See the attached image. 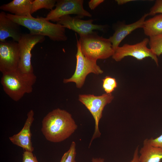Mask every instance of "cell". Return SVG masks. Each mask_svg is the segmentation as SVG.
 <instances>
[{"mask_svg": "<svg viewBox=\"0 0 162 162\" xmlns=\"http://www.w3.org/2000/svg\"><path fill=\"white\" fill-rule=\"evenodd\" d=\"M102 80L103 88L106 94L112 93L118 86L117 83L114 78L106 76Z\"/></svg>", "mask_w": 162, "mask_h": 162, "instance_id": "20", "label": "cell"}, {"mask_svg": "<svg viewBox=\"0 0 162 162\" xmlns=\"http://www.w3.org/2000/svg\"><path fill=\"white\" fill-rule=\"evenodd\" d=\"M148 16V13L146 14L136 22L129 24H122L116 28L113 35L109 38L114 51L119 47L123 40L132 31L138 28H143L145 19Z\"/></svg>", "mask_w": 162, "mask_h": 162, "instance_id": "14", "label": "cell"}, {"mask_svg": "<svg viewBox=\"0 0 162 162\" xmlns=\"http://www.w3.org/2000/svg\"><path fill=\"white\" fill-rule=\"evenodd\" d=\"M93 21V20H84L76 16L72 17L67 15L61 17L56 23L75 32L80 36L92 33L94 30L101 31L104 30L105 26L94 24Z\"/></svg>", "mask_w": 162, "mask_h": 162, "instance_id": "11", "label": "cell"}, {"mask_svg": "<svg viewBox=\"0 0 162 162\" xmlns=\"http://www.w3.org/2000/svg\"><path fill=\"white\" fill-rule=\"evenodd\" d=\"M20 25L6 16L4 11L0 13V41L11 38L13 40L18 42L23 34Z\"/></svg>", "mask_w": 162, "mask_h": 162, "instance_id": "13", "label": "cell"}, {"mask_svg": "<svg viewBox=\"0 0 162 162\" xmlns=\"http://www.w3.org/2000/svg\"><path fill=\"white\" fill-rule=\"evenodd\" d=\"M22 162H38L32 152L25 151L22 154Z\"/></svg>", "mask_w": 162, "mask_h": 162, "instance_id": "23", "label": "cell"}, {"mask_svg": "<svg viewBox=\"0 0 162 162\" xmlns=\"http://www.w3.org/2000/svg\"><path fill=\"white\" fill-rule=\"evenodd\" d=\"M83 0H57L56 7L51 10L44 17L45 20L57 22L62 16L74 14L81 19L91 17V14L83 8Z\"/></svg>", "mask_w": 162, "mask_h": 162, "instance_id": "8", "label": "cell"}, {"mask_svg": "<svg viewBox=\"0 0 162 162\" xmlns=\"http://www.w3.org/2000/svg\"><path fill=\"white\" fill-rule=\"evenodd\" d=\"M92 162H104V159L101 158H93L92 159Z\"/></svg>", "mask_w": 162, "mask_h": 162, "instance_id": "28", "label": "cell"}, {"mask_svg": "<svg viewBox=\"0 0 162 162\" xmlns=\"http://www.w3.org/2000/svg\"><path fill=\"white\" fill-rule=\"evenodd\" d=\"M32 0H13L0 7V9L9 12L12 14L21 17L32 15Z\"/></svg>", "mask_w": 162, "mask_h": 162, "instance_id": "15", "label": "cell"}, {"mask_svg": "<svg viewBox=\"0 0 162 162\" xmlns=\"http://www.w3.org/2000/svg\"><path fill=\"white\" fill-rule=\"evenodd\" d=\"M104 1V0H91L88 2V5L90 8L93 10Z\"/></svg>", "mask_w": 162, "mask_h": 162, "instance_id": "25", "label": "cell"}, {"mask_svg": "<svg viewBox=\"0 0 162 162\" xmlns=\"http://www.w3.org/2000/svg\"><path fill=\"white\" fill-rule=\"evenodd\" d=\"M68 154V151L65 153L63 155L60 162H64Z\"/></svg>", "mask_w": 162, "mask_h": 162, "instance_id": "29", "label": "cell"}, {"mask_svg": "<svg viewBox=\"0 0 162 162\" xmlns=\"http://www.w3.org/2000/svg\"><path fill=\"white\" fill-rule=\"evenodd\" d=\"M2 74L1 83L3 90L14 101H18L25 94L32 92L36 80L34 74H24L18 68Z\"/></svg>", "mask_w": 162, "mask_h": 162, "instance_id": "3", "label": "cell"}, {"mask_svg": "<svg viewBox=\"0 0 162 162\" xmlns=\"http://www.w3.org/2000/svg\"><path fill=\"white\" fill-rule=\"evenodd\" d=\"M148 44L150 49L157 57L162 54V34L150 37Z\"/></svg>", "mask_w": 162, "mask_h": 162, "instance_id": "18", "label": "cell"}, {"mask_svg": "<svg viewBox=\"0 0 162 162\" xmlns=\"http://www.w3.org/2000/svg\"><path fill=\"white\" fill-rule=\"evenodd\" d=\"M20 60L18 42L6 40L0 41V71L2 74L17 69Z\"/></svg>", "mask_w": 162, "mask_h": 162, "instance_id": "10", "label": "cell"}, {"mask_svg": "<svg viewBox=\"0 0 162 162\" xmlns=\"http://www.w3.org/2000/svg\"><path fill=\"white\" fill-rule=\"evenodd\" d=\"M157 13L162 14V0H157L148 13V16H154Z\"/></svg>", "mask_w": 162, "mask_h": 162, "instance_id": "22", "label": "cell"}, {"mask_svg": "<svg viewBox=\"0 0 162 162\" xmlns=\"http://www.w3.org/2000/svg\"><path fill=\"white\" fill-rule=\"evenodd\" d=\"M76 146L75 142H72L68 150V154L64 162H76L75 159L76 154Z\"/></svg>", "mask_w": 162, "mask_h": 162, "instance_id": "21", "label": "cell"}, {"mask_svg": "<svg viewBox=\"0 0 162 162\" xmlns=\"http://www.w3.org/2000/svg\"><path fill=\"white\" fill-rule=\"evenodd\" d=\"M77 52L76 55V63L75 70L72 76L64 79L63 82L66 83L74 82L76 87L81 88L83 85L86 77L89 74L98 75L102 74L103 71L97 64V61L92 60L86 57L81 51L80 45L77 39Z\"/></svg>", "mask_w": 162, "mask_h": 162, "instance_id": "6", "label": "cell"}, {"mask_svg": "<svg viewBox=\"0 0 162 162\" xmlns=\"http://www.w3.org/2000/svg\"><path fill=\"white\" fill-rule=\"evenodd\" d=\"M142 28L145 34L149 37L162 34V14L145 20Z\"/></svg>", "mask_w": 162, "mask_h": 162, "instance_id": "17", "label": "cell"}, {"mask_svg": "<svg viewBox=\"0 0 162 162\" xmlns=\"http://www.w3.org/2000/svg\"><path fill=\"white\" fill-rule=\"evenodd\" d=\"M149 39L144 38L140 42L134 44H125L122 46L117 47L114 51L112 56V58L116 62L121 61L127 56L134 57L138 60H141L146 57H150L158 66L157 56L150 49L147 47Z\"/></svg>", "mask_w": 162, "mask_h": 162, "instance_id": "9", "label": "cell"}, {"mask_svg": "<svg viewBox=\"0 0 162 162\" xmlns=\"http://www.w3.org/2000/svg\"><path fill=\"white\" fill-rule=\"evenodd\" d=\"M139 153V162H160L162 159V148L152 145L148 139L144 140Z\"/></svg>", "mask_w": 162, "mask_h": 162, "instance_id": "16", "label": "cell"}, {"mask_svg": "<svg viewBox=\"0 0 162 162\" xmlns=\"http://www.w3.org/2000/svg\"><path fill=\"white\" fill-rule=\"evenodd\" d=\"M112 93H104L101 95L95 96L91 94H80L78 96L79 100L89 111L95 122L94 131L89 145H91L94 139L100 137L101 133L99 128L100 120L105 106L110 104L114 99Z\"/></svg>", "mask_w": 162, "mask_h": 162, "instance_id": "5", "label": "cell"}, {"mask_svg": "<svg viewBox=\"0 0 162 162\" xmlns=\"http://www.w3.org/2000/svg\"><path fill=\"white\" fill-rule=\"evenodd\" d=\"M118 5H122L129 2L134 1L132 0H116L115 1Z\"/></svg>", "mask_w": 162, "mask_h": 162, "instance_id": "27", "label": "cell"}, {"mask_svg": "<svg viewBox=\"0 0 162 162\" xmlns=\"http://www.w3.org/2000/svg\"><path fill=\"white\" fill-rule=\"evenodd\" d=\"M57 0H34L32 2L31 14L37 10L42 9L45 8L52 10L55 6Z\"/></svg>", "mask_w": 162, "mask_h": 162, "instance_id": "19", "label": "cell"}, {"mask_svg": "<svg viewBox=\"0 0 162 162\" xmlns=\"http://www.w3.org/2000/svg\"><path fill=\"white\" fill-rule=\"evenodd\" d=\"M78 40L82 53L90 60L97 61L99 59H106L114 54L109 38L99 35L95 32L80 36Z\"/></svg>", "mask_w": 162, "mask_h": 162, "instance_id": "4", "label": "cell"}, {"mask_svg": "<svg viewBox=\"0 0 162 162\" xmlns=\"http://www.w3.org/2000/svg\"><path fill=\"white\" fill-rule=\"evenodd\" d=\"M148 140L152 146L162 148V134L156 138H151Z\"/></svg>", "mask_w": 162, "mask_h": 162, "instance_id": "24", "label": "cell"}, {"mask_svg": "<svg viewBox=\"0 0 162 162\" xmlns=\"http://www.w3.org/2000/svg\"><path fill=\"white\" fill-rule=\"evenodd\" d=\"M139 146H137L135 148L132 159L128 162H139Z\"/></svg>", "mask_w": 162, "mask_h": 162, "instance_id": "26", "label": "cell"}, {"mask_svg": "<svg viewBox=\"0 0 162 162\" xmlns=\"http://www.w3.org/2000/svg\"><path fill=\"white\" fill-rule=\"evenodd\" d=\"M34 114L33 110H30L27 114V118L21 130L9 137L14 144L21 147L26 151L32 152L34 148L31 141V128L34 119Z\"/></svg>", "mask_w": 162, "mask_h": 162, "instance_id": "12", "label": "cell"}, {"mask_svg": "<svg viewBox=\"0 0 162 162\" xmlns=\"http://www.w3.org/2000/svg\"><path fill=\"white\" fill-rule=\"evenodd\" d=\"M6 16L27 28L31 34L47 36L54 41H64L67 40L65 28L60 24L52 23L44 17H34L32 15L21 17L9 13L6 14Z\"/></svg>", "mask_w": 162, "mask_h": 162, "instance_id": "2", "label": "cell"}, {"mask_svg": "<svg viewBox=\"0 0 162 162\" xmlns=\"http://www.w3.org/2000/svg\"><path fill=\"white\" fill-rule=\"evenodd\" d=\"M45 39V36L29 33L23 34L18 42L20 50V60L18 69L23 73L33 74L31 62V51L37 44L41 43Z\"/></svg>", "mask_w": 162, "mask_h": 162, "instance_id": "7", "label": "cell"}, {"mask_svg": "<svg viewBox=\"0 0 162 162\" xmlns=\"http://www.w3.org/2000/svg\"><path fill=\"white\" fill-rule=\"evenodd\" d=\"M77 128L71 114L58 108L49 112L44 118L41 130L47 140L57 143L68 138Z\"/></svg>", "mask_w": 162, "mask_h": 162, "instance_id": "1", "label": "cell"}]
</instances>
